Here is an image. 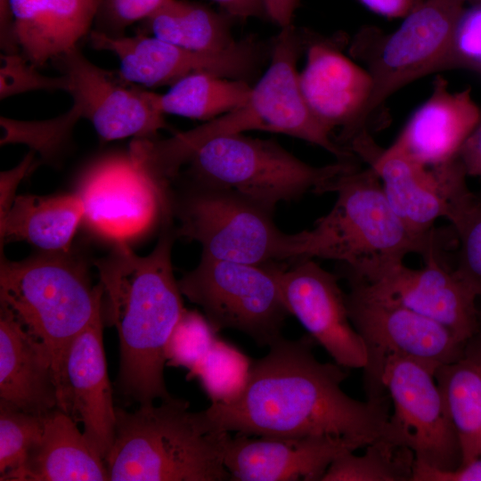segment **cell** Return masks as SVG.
<instances>
[{
    "instance_id": "obj_1",
    "label": "cell",
    "mask_w": 481,
    "mask_h": 481,
    "mask_svg": "<svg viewBox=\"0 0 481 481\" xmlns=\"http://www.w3.org/2000/svg\"><path fill=\"white\" fill-rule=\"evenodd\" d=\"M310 335L272 344L252 361L241 395L204 410L211 428L253 436H335L363 447L390 439L389 395L359 401L344 392V367L322 363Z\"/></svg>"
},
{
    "instance_id": "obj_2",
    "label": "cell",
    "mask_w": 481,
    "mask_h": 481,
    "mask_svg": "<svg viewBox=\"0 0 481 481\" xmlns=\"http://www.w3.org/2000/svg\"><path fill=\"white\" fill-rule=\"evenodd\" d=\"M168 223L149 255L140 257L126 242H116L94 261L118 337L116 386L125 401L139 406L172 397L164 380L165 350L185 308L171 262L176 234Z\"/></svg>"
},
{
    "instance_id": "obj_3",
    "label": "cell",
    "mask_w": 481,
    "mask_h": 481,
    "mask_svg": "<svg viewBox=\"0 0 481 481\" xmlns=\"http://www.w3.org/2000/svg\"><path fill=\"white\" fill-rule=\"evenodd\" d=\"M330 192L337 193L332 208L312 229L298 232V260H335L344 265L348 281L374 283L408 254L424 257L442 248L438 233L420 236L404 224L371 167L341 175Z\"/></svg>"
},
{
    "instance_id": "obj_4",
    "label": "cell",
    "mask_w": 481,
    "mask_h": 481,
    "mask_svg": "<svg viewBox=\"0 0 481 481\" xmlns=\"http://www.w3.org/2000/svg\"><path fill=\"white\" fill-rule=\"evenodd\" d=\"M204 411L171 397L135 412L116 406V426L105 458L110 481H225L222 436Z\"/></svg>"
},
{
    "instance_id": "obj_5",
    "label": "cell",
    "mask_w": 481,
    "mask_h": 481,
    "mask_svg": "<svg viewBox=\"0 0 481 481\" xmlns=\"http://www.w3.org/2000/svg\"><path fill=\"white\" fill-rule=\"evenodd\" d=\"M102 284L70 250L10 261L1 253L0 302L48 351L57 379L70 341L102 309Z\"/></svg>"
},
{
    "instance_id": "obj_6",
    "label": "cell",
    "mask_w": 481,
    "mask_h": 481,
    "mask_svg": "<svg viewBox=\"0 0 481 481\" xmlns=\"http://www.w3.org/2000/svg\"><path fill=\"white\" fill-rule=\"evenodd\" d=\"M356 167L355 161L341 160L314 167L273 140L232 134L211 138L188 152L173 183L183 176L186 185L234 192L274 211L279 202L330 192L338 176Z\"/></svg>"
},
{
    "instance_id": "obj_7",
    "label": "cell",
    "mask_w": 481,
    "mask_h": 481,
    "mask_svg": "<svg viewBox=\"0 0 481 481\" xmlns=\"http://www.w3.org/2000/svg\"><path fill=\"white\" fill-rule=\"evenodd\" d=\"M291 24L273 40L268 69L251 87L240 107L186 132L162 141L172 161L181 160L204 142L220 135L262 130L290 135L324 149L338 160L354 161L355 154L339 145L310 111L300 89L297 61L303 39Z\"/></svg>"
},
{
    "instance_id": "obj_8",
    "label": "cell",
    "mask_w": 481,
    "mask_h": 481,
    "mask_svg": "<svg viewBox=\"0 0 481 481\" xmlns=\"http://www.w3.org/2000/svg\"><path fill=\"white\" fill-rule=\"evenodd\" d=\"M168 200L175 234L199 242L201 257L253 265L298 259V232H281L273 211L234 192L185 185Z\"/></svg>"
},
{
    "instance_id": "obj_9",
    "label": "cell",
    "mask_w": 481,
    "mask_h": 481,
    "mask_svg": "<svg viewBox=\"0 0 481 481\" xmlns=\"http://www.w3.org/2000/svg\"><path fill=\"white\" fill-rule=\"evenodd\" d=\"M467 0H421L391 34L362 31L353 45L368 64L372 90L363 114L368 131L371 116L404 86L447 69L453 39ZM371 32V31H370Z\"/></svg>"
},
{
    "instance_id": "obj_10",
    "label": "cell",
    "mask_w": 481,
    "mask_h": 481,
    "mask_svg": "<svg viewBox=\"0 0 481 481\" xmlns=\"http://www.w3.org/2000/svg\"><path fill=\"white\" fill-rule=\"evenodd\" d=\"M284 264L253 265L201 257L199 265L178 280L183 296L200 306L219 331L231 329L260 346L282 338L290 314L280 273Z\"/></svg>"
},
{
    "instance_id": "obj_11",
    "label": "cell",
    "mask_w": 481,
    "mask_h": 481,
    "mask_svg": "<svg viewBox=\"0 0 481 481\" xmlns=\"http://www.w3.org/2000/svg\"><path fill=\"white\" fill-rule=\"evenodd\" d=\"M348 282V314L367 351V363L363 368L367 398L387 395L381 376L390 357L413 359L434 371L464 357L466 341L444 325L372 293L362 282Z\"/></svg>"
},
{
    "instance_id": "obj_12",
    "label": "cell",
    "mask_w": 481,
    "mask_h": 481,
    "mask_svg": "<svg viewBox=\"0 0 481 481\" xmlns=\"http://www.w3.org/2000/svg\"><path fill=\"white\" fill-rule=\"evenodd\" d=\"M434 373L413 359L387 360L381 383L393 404L390 438L410 448L417 463L452 471L462 463L461 448Z\"/></svg>"
},
{
    "instance_id": "obj_13",
    "label": "cell",
    "mask_w": 481,
    "mask_h": 481,
    "mask_svg": "<svg viewBox=\"0 0 481 481\" xmlns=\"http://www.w3.org/2000/svg\"><path fill=\"white\" fill-rule=\"evenodd\" d=\"M352 151L376 172L391 208L415 234H435V222L441 217L450 220L471 192L459 158L426 166L378 147L371 136L355 143Z\"/></svg>"
},
{
    "instance_id": "obj_14",
    "label": "cell",
    "mask_w": 481,
    "mask_h": 481,
    "mask_svg": "<svg viewBox=\"0 0 481 481\" xmlns=\"http://www.w3.org/2000/svg\"><path fill=\"white\" fill-rule=\"evenodd\" d=\"M78 189L84 219L96 232L116 242L139 235L159 214L167 218L170 213L167 195L129 151L93 163Z\"/></svg>"
},
{
    "instance_id": "obj_15",
    "label": "cell",
    "mask_w": 481,
    "mask_h": 481,
    "mask_svg": "<svg viewBox=\"0 0 481 481\" xmlns=\"http://www.w3.org/2000/svg\"><path fill=\"white\" fill-rule=\"evenodd\" d=\"M52 61L68 80L72 106L102 141L152 138L167 127L154 93L128 82L118 71L94 65L77 45Z\"/></svg>"
},
{
    "instance_id": "obj_16",
    "label": "cell",
    "mask_w": 481,
    "mask_h": 481,
    "mask_svg": "<svg viewBox=\"0 0 481 481\" xmlns=\"http://www.w3.org/2000/svg\"><path fill=\"white\" fill-rule=\"evenodd\" d=\"M88 38L94 49L116 54L122 77L146 87L170 86L194 73L245 80L257 68L260 53L253 39L219 52H196L145 33L109 37L92 30Z\"/></svg>"
},
{
    "instance_id": "obj_17",
    "label": "cell",
    "mask_w": 481,
    "mask_h": 481,
    "mask_svg": "<svg viewBox=\"0 0 481 481\" xmlns=\"http://www.w3.org/2000/svg\"><path fill=\"white\" fill-rule=\"evenodd\" d=\"M280 273L286 306L316 344L344 368L363 369L367 351L354 327L338 278L314 259L293 261Z\"/></svg>"
},
{
    "instance_id": "obj_18",
    "label": "cell",
    "mask_w": 481,
    "mask_h": 481,
    "mask_svg": "<svg viewBox=\"0 0 481 481\" xmlns=\"http://www.w3.org/2000/svg\"><path fill=\"white\" fill-rule=\"evenodd\" d=\"M102 309L67 346L57 379L58 409L68 414L105 460L116 426V406L103 347Z\"/></svg>"
},
{
    "instance_id": "obj_19",
    "label": "cell",
    "mask_w": 481,
    "mask_h": 481,
    "mask_svg": "<svg viewBox=\"0 0 481 481\" xmlns=\"http://www.w3.org/2000/svg\"><path fill=\"white\" fill-rule=\"evenodd\" d=\"M298 80L314 118L330 132L341 129L339 145L347 149L355 138L370 134L363 126V114L372 90L371 77L334 43L310 41Z\"/></svg>"
},
{
    "instance_id": "obj_20",
    "label": "cell",
    "mask_w": 481,
    "mask_h": 481,
    "mask_svg": "<svg viewBox=\"0 0 481 481\" xmlns=\"http://www.w3.org/2000/svg\"><path fill=\"white\" fill-rule=\"evenodd\" d=\"M224 465L235 481H322L330 463L363 446L335 436H253L224 431Z\"/></svg>"
},
{
    "instance_id": "obj_21",
    "label": "cell",
    "mask_w": 481,
    "mask_h": 481,
    "mask_svg": "<svg viewBox=\"0 0 481 481\" xmlns=\"http://www.w3.org/2000/svg\"><path fill=\"white\" fill-rule=\"evenodd\" d=\"M424 266L396 265L374 283H363L372 293L391 299L422 314L466 341L478 326L477 294L442 261L441 249L423 257Z\"/></svg>"
},
{
    "instance_id": "obj_22",
    "label": "cell",
    "mask_w": 481,
    "mask_h": 481,
    "mask_svg": "<svg viewBox=\"0 0 481 481\" xmlns=\"http://www.w3.org/2000/svg\"><path fill=\"white\" fill-rule=\"evenodd\" d=\"M480 120L471 89L452 93L447 80L437 76L428 99L388 148L426 166L441 165L458 158Z\"/></svg>"
},
{
    "instance_id": "obj_23",
    "label": "cell",
    "mask_w": 481,
    "mask_h": 481,
    "mask_svg": "<svg viewBox=\"0 0 481 481\" xmlns=\"http://www.w3.org/2000/svg\"><path fill=\"white\" fill-rule=\"evenodd\" d=\"M0 403L37 415L58 408L57 386L48 351L2 305Z\"/></svg>"
},
{
    "instance_id": "obj_24",
    "label": "cell",
    "mask_w": 481,
    "mask_h": 481,
    "mask_svg": "<svg viewBox=\"0 0 481 481\" xmlns=\"http://www.w3.org/2000/svg\"><path fill=\"white\" fill-rule=\"evenodd\" d=\"M21 54L45 65L90 33L100 0H11Z\"/></svg>"
},
{
    "instance_id": "obj_25",
    "label": "cell",
    "mask_w": 481,
    "mask_h": 481,
    "mask_svg": "<svg viewBox=\"0 0 481 481\" xmlns=\"http://www.w3.org/2000/svg\"><path fill=\"white\" fill-rule=\"evenodd\" d=\"M77 424L58 408L46 413L40 440L7 481L110 480L105 460Z\"/></svg>"
},
{
    "instance_id": "obj_26",
    "label": "cell",
    "mask_w": 481,
    "mask_h": 481,
    "mask_svg": "<svg viewBox=\"0 0 481 481\" xmlns=\"http://www.w3.org/2000/svg\"><path fill=\"white\" fill-rule=\"evenodd\" d=\"M84 213L77 193L18 195L0 220L1 247L6 241L23 240L44 252L69 251Z\"/></svg>"
},
{
    "instance_id": "obj_27",
    "label": "cell",
    "mask_w": 481,
    "mask_h": 481,
    "mask_svg": "<svg viewBox=\"0 0 481 481\" xmlns=\"http://www.w3.org/2000/svg\"><path fill=\"white\" fill-rule=\"evenodd\" d=\"M231 18L189 0H165L143 20L144 31L173 45L196 52H219L235 41Z\"/></svg>"
},
{
    "instance_id": "obj_28",
    "label": "cell",
    "mask_w": 481,
    "mask_h": 481,
    "mask_svg": "<svg viewBox=\"0 0 481 481\" xmlns=\"http://www.w3.org/2000/svg\"><path fill=\"white\" fill-rule=\"evenodd\" d=\"M434 376L466 464L481 456V358L464 355L439 366Z\"/></svg>"
},
{
    "instance_id": "obj_29",
    "label": "cell",
    "mask_w": 481,
    "mask_h": 481,
    "mask_svg": "<svg viewBox=\"0 0 481 481\" xmlns=\"http://www.w3.org/2000/svg\"><path fill=\"white\" fill-rule=\"evenodd\" d=\"M251 87L245 80L194 73L171 85L165 94L154 93V101L163 114L209 121L242 105Z\"/></svg>"
},
{
    "instance_id": "obj_30",
    "label": "cell",
    "mask_w": 481,
    "mask_h": 481,
    "mask_svg": "<svg viewBox=\"0 0 481 481\" xmlns=\"http://www.w3.org/2000/svg\"><path fill=\"white\" fill-rule=\"evenodd\" d=\"M363 455L346 452L329 466L322 481H412V451L387 438L366 445Z\"/></svg>"
},
{
    "instance_id": "obj_31",
    "label": "cell",
    "mask_w": 481,
    "mask_h": 481,
    "mask_svg": "<svg viewBox=\"0 0 481 481\" xmlns=\"http://www.w3.org/2000/svg\"><path fill=\"white\" fill-rule=\"evenodd\" d=\"M251 364L247 355L218 336L186 378L197 379L211 403L229 404L245 389Z\"/></svg>"
},
{
    "instance_id": "obj_32",
    "label": "cell",
    "mask_w": 481,
    "mask_h": 481,
    "mask_svg": "<svg viewBox=\"0 0 481 481\" xmlns=\"http://www.w3.org/2000/svg\"><path fill=\"white\" fill-rule=\"evenodd\" d=\"M81 119L74 107L57 118L40 121H20L1 117V144L23 143L42 159L55 158L66 145L77 122Z\"/></svg>"
},
{
    "instance_id": "obj_33",
    "label": "cell",
    "mask_w": 481,
    "mask_h": 481,
    "mask_svg": "<svg viewBox=\"0 0 481 481\" xmlns=\"http://www.w3.org/2000/svg\"><path fill=\"white\" fill-rule=\"evenodd\" d=\"M45 415L26 412L0 403L1 481H7L24 465L41 438Z\"/></svg>"
},
{
    "instance_id": "obj_34",
    "label": "cell",
    "mask_w": 481,
    "mask_h": 481,
    "mask_svg": "<svg viewBox=\"0 0 481 481\" xmlns=\"http://www.w3.org/2000/svg\"><path fill=\"white\" fill-rule=\"evenodd\" d=\"M459 240L458 275L481 296V194L470 192L450 219Z\"/></svg>"
},
{
    "instance_id": "obj_35",
    "label": "cell",
    "mask_w": 481,
    "mask_h": 481,
    "mask_svg": "<svg viewBox=\"0 0 481 481\" xmlns=\"http://www.w3.org/2000/svg\"><path fill=\"white\" fill-rule=\"evenodd\" d=\"M217 337L218 330L205 315L185 309L167 341V365L192 370Z\"/></svg>"
},
{
    "instance_id": "obj_36",
    "label": "cell",
    "mask_w": 481,
    "mask_h": 481,
    "mask_svg": "<svg viewBox=\"0 0 481 481\" xmlns=\"http://www.w3.org/2000/svg\"><path fill=\"white\" fill-rule=\"evenodd\" d=\"M0 60L1 100L35 90L68 91L65 76H45L20 53H2Z\"/></svg>"
},
{
    "instance_id": "obj_37",
    "label": "cell",
    "mask_w": 481,
    "mask_h": 481,
    "mask_svg": "<svg viewBox=\"0 0 481 481\" xmlns=\"http://www.w3.org/2000/svg\"><path fill=\"white\" fill-rule=\"evenodd\" d=\"M165 0H100L94 29L109 37H121L126 28L146 19Z\"/></svg>"
},
{
    "instance_id": "obj_38",
    "label": "cell",
    "mask_w": 481,
    "mask_h": 481,
    "mask_svg": "<svg viewBox=\"0 0 481 481\" xmlns=\"http://www.w3.org/2000/svg\"><path fill=\"white\" fill-rule=\"evenodd\" d=\"M467 68L481 74V5L464 12L453 39L447 69Z\"/></svg>"
},
{
    "instance_id": "obj_39",
    "label": "cell",
    "mask_w": 481,
    "mask_h": 481,
    "mask_svg": "<svg viewBox=\"0 0 481 481\" xmlns=\"http://www.w3.org/2000/svg\"><path fill=\"white\" fill-rule=\"evenodd\" d=\"M35 151H30L24 159L13 168L3 171L0 175V220L9 211L15 192L21 180L36 167Z\"/></svg>"
},
{
    "instance_id": "obj_40",
    "label": "cell",
    "mask_w": 481,
    "mask_h": 481,
    "mask_svg": "<svg viewBox=\"0 0 481 481\" xmlns=\"http://www.w3.org/2000/svg\"><path fill=\"white\" fill-rule=\"evenodd\" d=\"M412 481H481V456L452 471H441L417 463Z\"/></svg>"
},
{
    "instance_id": "obj_41",
    "label": "cell",
    "mask_w": 481,
    "mask_h": 481,
    "mask_svg": "<svg viewBox=\"0 0 481 481\" xmlns=\"http://www.w3.org/2000/svg\"><path fill=\"white\" fill-rule=\"evenodd\" d=\"M0 47L3 53L20 52L11 0H0Z\"/></svg>"
},
{
    "instance_id": "obj_42",
    "label": "cell",
    "mask_w": 481,
    "mask_h": 481,
    "mask_svg": "<svg viewBox=\"0 0 481 481\" xmlns=\"http://www.w3.org/2000/svg\"><path fill=\"white\" fill-rule=\"evenodd\" d=\"M458 158L468 176L481 179V120L463 144Z\"/></svg>"
},
{
    "instance_id": "obj_43",
    "label": "cell",
    "mask_w": 481,
    "mask_h": 481,
    "mask_svg": "<svg viewBox=\"0 0 481 481\" xmlns=\"http://www.w3.org/2000/svg\"><path fill=\"white\" fill-rule=\"evenodd\" d=\"M231 18L249 19L267 16L264 0H213Z\"/></svg>"
},
{
    "instance_id": "obj_44",
    "label": "cell",
    "mask_w": 481,
    "mask_h": 481,
    "mask_svg": "<svg viewBox=\"0 0 481 481\" xmlns=\"http://www.w3.org/2000/svg\"><path fill=\"white\" fill-rule=\"evenodd\" d=\"M369 10L387 18H404L421 0H360Z\"/></svg>"
},
{
    "instance_id": "obj_45",
    "label": "cell",
    "mask_w": 481,
    "mask_h": 481,
    "mask_svg": "<svg viewBox=\"0 0 481 481\" xmlns=\"http://www.w3.org/2000/svg\"><path fill=\"white\" fill-rule=\"evenodd\" d=\"M267 17L281 28L292 24L299 0H264Z\"/></svg>"
},
{
    "instance_id": "obj_46",
    "label": "cell",
    "mask_w": 481,
    "mask_h": 481,
    "mask_svg": "<svg viewBox=\"0 0 481 481\" xmlns=\"http://www.w3.org/2000/svg\"><path fill=\"white\" fill-rule=\"evenodd\" d=\"M465 355L481 358V310H479L477 329L466 342Z\"/></svg>"
},
{
    "instance_id": "obj_47",
    "label": "cell",
    "mask_w": 481,
    "mask_h": 481,
    "mask_svg": "<svg viewBox=\"0 0 481 481\" xmlns=\"http://www.w3.org/2000/svg\"><path fill=\"white\" fill-rule=\"evenodd\" d=\"M467 2H469L474 5H481V0H467Z\"/></svg>"
}]
</instances>
